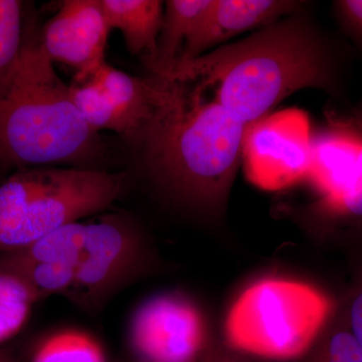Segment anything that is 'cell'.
Masks as SVG:
<instances>
[{"instance_id":"cell-23","label":"cell","mask_w":362,"mask_h":362,"mask_svg":"<svg viewBox=\"0 0 362 362\" xmlns=\"http://www.w3.org/2000/svg\"><path fill=\"white\" fill-rule=\"evenodd\" d=\"M204 362H243L239 361V359L233 358V356H225L223 354H209L206 357Z\"/></svg>"},{"instance_id":"cell-1","label":"cell","mask_w":362,"mask_h":362,"mask_svg":"<svg viewBox=\"0 0 362 362\" xmlns=\"http://www.w3.org/2000/svg\"><path fill=\"white\" fill-rule=\"evenodd\" d=\"M150 114L137 143L162 187L218 214L242 160L247 126L194 82L148 78Z\"/></svg>"},{"instance_id":"cell-14","label":"cell","mask_w":362,"mask_h":362,"mask_svg":"<svg viewBox=\"0 0 362 362\" xmlns=\"http://www.w3.org/2000/svg\"><path fill=\"white\" fill-rule=\"evenodd\" d=\"M37 301L30 285L0 262V343L23 327Z\"/></svg>"},{"instance_id":"cell-11","label":"cell","mask_w":362,"mask_h":362,"mask_svg":"<svg viewBox=\"0 0 362 362\" xmlns=\"http://www.w3.org/2000/svg\"><path fill=\"white\" fill-rule=\"evenodd\" d=\"M214 0H169L164 2L156 56L148 66L153 76L162 77L175 68L185 47L199 30Z\"/></svg>"},{"instance_id":"cell-5","label":"cell","mask_w":362,"mask_h":362,"mask_svg":"<svg viewBox=\"0 0 362 362\" xmlns=\"http://www.w3.org/2000/svg\"><path fill=\"white\" fill-rule=\"evenodd\" d=\"M334 304L320 290L287 279H263L243 291L226 315V344L272 361L308 354L322 334Z\"/></svg>"},{"instance_id":"cell-7","label":"cell","mask_w":362,"mask_h":362,"mask_svg":"<svg viewBox=\"0 0 362 362\" xmlns=\"http://www.w3.org/2000/svg\"><path fill=\"white\" fill-rule=\"evenodd\" d=\"M138 257V242L127 226L113 218L86 223V235L73 285L65 295L85 308L103 301Z\"/></svg>"},{"instance_id":"cell-12","label":"cell","mask_w":362,"mask_h":362,"mask_svg":"<svg viewBox=\"0 0 362 362\" xmlns=\"http://www.w3.org/2000/svg\"><path fill=\"white\" fill-rule=\"evenodd\" d=\"M76 81H90L96 85L127 124L131 140L137 141L150 114L148 78L133 77L104 62L87 78Z\"/></svg>"},{"instance_id":"cell-16","label":"cell","mask_w":362,"mask_h":362,"mask_svg":"<svg viewBox=\"0 0 362 362\" xmlns=\"http://www.w3.org/2000/svg\"><path fill=\"white\" fill-rule=\"evenodd\" d=\"M0 262L21 276L39 300L54 294H66L75 278V269L71 267L26 261L11 252H0Z\"/></svg>"},{"instance_id":"cell-13","label":"cell","mask_w":362,"mask_h":362,"mask_svg":"<svg viewBox=\"0 0 362 362\" xmlns=\"http://www.w3.org/2000/svg\"><path fill=\"white\" fill-rule=\"evenodd\" d=\"M85 235L86 223L74 221L25 249L8 252L26 261L58 264L76 269L82 254Z\"/></svg>"},{"instance_id":"cell-18","label":"cell","mask_w":362,"mask_h":362,"mask_svg":"<svg viewBox=\"0 0 362 362\" xmlns=\"http://www.w3.org/2000/svg\"><path fill=\"white\" fill-rule=\"evenodd\" d=\"M33 362H105L99 345L87 335L64 332L45 340Z\"/></svg>"},{"instance_id":"cell-4","label":"cell","mask_w":362,"mask_h":362,"mask_svg":"<svg viewBox=\"0 0 362 362\" xmlns=\"http://www.w3.org/2000/svg\"><path fill=\"white\" fill-rule=\"evenodd\" d=\"M123 178L90 168L18 169L0 185V252L30 246L110 206Z\"/></svg>"},{"instance_id":"cell-20","label":"cell","mask_w":362,"mask_h":362,"mask_svg":"<svg viewBox=\"0 0 362 362\" xmlns=\"http://www.w3.org/2000/svg\"><path fill=\"white\" fill-rule=\"evenodd\" d=\"M320 206L326 213L349 221H362V185L332 197H323Z\"/></svg>"},{"instance_id":"cell-3","label":"cell","mask_w":362,"mask_h":362,"mask_svg":"<svg viewBox=\"0 0 362 362\" xmlns=\"http://www.w3.org/2000/svg\"><path fill=\"white\" fill-rule=\"evenodd\" d=\"M99 146L40 40L26 37L0 82V163L20 169L82 163Z\"/></svg>"},{"instance_id":"cell-9","label":"cell","mask_w":362,"mask_h":362,"mask_svg":"<svg viewBox=\"0 0 362 362\" xmlns=\"http://www.w3.org/2000/svg\"><path fill=\"white\" fill-rule=\"evenodd\" d=\"M305 4L293 0H214L176 66L199 58L242 33L302 13Z\"/></svg>"},{"instance_id":"cell-21","label":"cell","mask_w":362,"mask_h":362,"mask_svg":"<svg viewBox=\"0 0 362 362\" xmlns=\"http://www.w3.org/2000/svg\"><path fill=\"white\" fill-rule=\"evenodd\" d=\"M341 310L350 331L362 347V258L354 271L351 288Z\"/></svg>"},{"instance_id":"cell-2","label":"cell","mask_w":362,"mask_h":362,"mask_svg":"<svg viewBox=\"0 0 362 362\" xmlns=\"http://www.w3.org/2000/svg\"><path fill=\"white\" fill-rule=\"evenodd\" d=\"M340 69L329 42L299 13L180 64L160 78L213 90L214 99L249 126L298 90L338 94Z\"/></svg>"},{"instance_id":"cell-17","label":"cell","mask_w":362,"mask_h":362,"mask_svg":"<svg viewBox=\"0 0 362 362\" xmlns=\"http://www.w3.org/2000/svg\"><path fill=\"white\" fill-rule=\"evenodd\" d=\"M301 362H362V347L357 342L341 308L335 310L322 334Z\"/></svg>"},{"instance_id":"cell-8","label":"cell","mask_w":362,"mask_h":362,"mask_svg":"<svg viewBox=\"0 0 362 362\" xmlns=\"http://www.w3.org/2000/svg\"><path fill=\"white\" fill-rule=\"evenodd\" d=\"M109 30L100 0H66L45 23L40 39L52 63L76 71V80L87 78L105 62Z\"/></svg>"},{"instance_id":"cell-24","label":"cell","mask_w":362,"mask_h":362,"mask_svg":"<svg viewBox=\"0 0 362 362\" xmlns=\"http://www.w3.org/2000/svg\"><path fill=\"white\" fill-rule=\"evenodd\" d=\"M0 362H18L11 352L0 349Z\"/></svg>"},{"instance_id":"cell-22","label":"cell","mask_w":362,"mask_h":362,"mask_svg":"<svg viewBox=\"0 0 362 362\" xmlns=\"http://www.w3.org/2000/svg\"><path fill=\"white\" fill-rule=\"evenodd\" d=\"M333 11L343 32L362 49V0H338Z\"/></svg>"},{"instance_id":"cell-19","label":"cell","mask_w":362,"mask_h":362,"mask_svg":"<svg viewBox=\"0 0 362 362\" xmlns=\"http://www.w3.org/2000/svg\"><path fill=\"white\" fill-rule=\"evenodd\" d=\"M23 42V2L0 0V82L20 57Z\"/></svg>"},{"instance_id":"cell-15","label":"cell","mask_w":362,"mask_h":362,"mask_svg":"<svg viewBox=\"0 0 362 362\" xmlns=\"http://www.w3.org/2000/svg\"><path fill=\"white\" fill-rule=\"evenodd\" d=\"M69 89L71 101L90 129L97 133L100 130L113 131L131 140L127 124L96 85L90 81L74 80Z\"/></svg>"},{"instance_id":"cell-6","label":"cell","mask_w":362,"mask_h":362,"mask_svg":"<svg viewBox=\"0 0 362 362\" xmlns=\"http://www.w3.org/2000/svg\"><path fill=\"white\" fill-rule=\"evenodd\" d=\"M131 338L149 361L195 362L206 351V323L199 309L185 298L164 295L137 311Z\"/></svg>"},{"instance_id":"cell-10","label":"cell","mask_w":362,"mask_h":362,"mask_svg":"<svg viewBox=\"0 0 362 362\" xmlns=\"http://www.w3.org/2000/svg\"><path fill=\"white\" fill-rule=\"evenodd\" d=\"M100 4L110 32L120 30L131 54L141 57L147 66L151 65L156 56L164 2L159 0H100Z\"/></svg>"}]
</instances>
